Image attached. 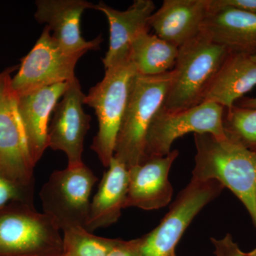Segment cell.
Listing matches in <instances>:
<instances>
[{
	"instance_id": "6da1fadb",
	"label": "cell",
	"mask_w": 256,
	"mask_h": 256,
	"mask_svg": "<svg viewBox=\"0 0 256 256\" xmlns=\"http://www.w3.org/2000/svg\"><path fill=\"white\" fill-rule=\"evenodd\" d=\"M196 154L192 178L216 180L242 202L256 228V151L228 138L194 134Z\"/></svg>"
},
{
	"instance_id": "7a4b0ae2",
	"label": "cell",
	"mask_w": 256,
	"mask_h": 256,
	"mask_svg": "<svg viewBox=\"0 0 256 256\" xmlns=\"http://www.w3.org/2000/svg\"><path fill=\"white\" fill-rule=\"evenodd\" d=\"M228 52L202 32L180 46L163 108L176 112L202 104Z\"/></svg>"
},
{
	"instance_id": "3957f363",
	"label": "cell",
	"mask_w": 256,
	"mask_h": 256,
	"mask_svg": "<svg viewBox=\"0 0 256 256\" xmlns=\"http://www.w3.org/2000/svg\"><path fill=\"white\" fill-rule=\"evenodd\" d=\"M172 78L171 70L153 76L137 74L133 78L114 152L128 170L146 160L148 130L164 105Z\"/></svg>"
},
{
	"instance_id": "277c9868",
	"label": "cell",
	"mask_w": 256,
	"mask_h": 256,
	"mask_svg": "<svg viewBox=\"0 0 256 256\" xmlns=\"http://www.w3.org/2000/svg\"><path fill=\"white\" fill-rule=\"evenodd\" d=\"M138 74L136 66L126 58L106 68L105 76L90 88L84 104L95 110L98 131L92 140V149L106 168L114 156L116 140L133 78Z\"/></svg>"
},
{
	"instance_id": "5b68a950",
	"label": "cell",
	"mask_w": 256,
	"mask_h": 256,
	"mask_svg": "<svg viewBox=\"0 0 256 256\" xmlns=\"http://www.w3.org/2000/svg\"><path fill=\"white\" fill-rule=\"evenodd\" d=\"M97 176L86 165L56 170L40 192L44 214L62 232L85 228Z\"/></svg>"
},
{
	"instance_id": "8992f818",
	"label": "cell",
	"mask_w": 256,
	"mask_h": 256,
	"mask_svg": "<svg viewBox=\"0 0 256 256\" xmlns=\"http://www.w3.org/2000/svg\"><path fill=\"white\" fill-rule=\"evenodd\" d=\"M0 73V170L16 182L34 188V169L28 132L18 108V96L11 86V73Z\"/></svg>"
},
{
	"instance_id": "52a82bcc",
	"label": "cell",
	"mask_w": 256,
	"mask_h": 256,
	"mask_svg": "<svg viewBox=\"0 0 256 256\" xmlns=\"http://www.w3.org/2000/svg\"><path fill=\"white\" fill-rule=\"evenodd\" d=\"M216 180L191 182L170 206L159 225L140 239L139 256H171L186 229L202 208L224 190Z\"/></svg>"
},
{
	"instance_id": "ba28073f",
	"label": "cell",
	"mask_w": 256,
	"mask_h": 256,
	"mask_svg": "<svg viewBox=\"0 0 256 256\" xmlns=\"http://www.w3.org/2000/svg\"><path fill=\"white\" fill-rule=\"evenodd\" d=\"M60 229L48 216L34 206L0 210V252L50 255L63 248Z\"/></svg>"
},
{
	"instance_id": "9c48e42d",
	"label": "cell",
	"mask_w": 256,
	"mask_h": 256,
	"mask_svg": "<svg viewBox=\"0 0 256 256\" xmlns=\"http://www.w3.org/2000/svg\"><path fill=\"white\" fill-rule=\"evenodd\" d=\"M226 108L213 102H202L180 112H170L162 107L152 121L146 138V160L171 152L173 142L188 133L212 134L226 138L224 128Z\"/></svg>"
},
{
	"instance_id": "30bf717a",
	"label": "cell",
	"mask_w": 256,
	"mask_h": 256,
	"mask_svg": "<svg viewBox=\"0 0 256 256\" xmlns=\"http://www.w3.org/2000/svg\"><path fill=\"white\" fill-rule=\"evenodd\" d=\"M84 54L66 53L45 26L32 50L22 60L11 86L18 96L76 78L77 62Z\"/></svg>"
},
{
	"instance_id": "8fae6325",
	"label": "cell",
	"mask_w": 256,
	"mask_h": 256,
	"mask_svg": "<svg viewBox=\"0 0 256 256\" xmlns=\"http://www.w3.org/2000/svg\"><path fill=\"white\" fill-rule=\"evenodd\" d=\"M85 96L76 77L54 109L48 126V148L64 152L70 168L84 164V141L92 120L82 108Z\"/></svg>"
},
{
	"instance_id": "7c38bea8",
	"label": "cell",
	"mask_w": 256,
	"mask_h": 256,
	"mask_svg": "<svg viewBox=\"0 0 256 256\" xmlns=\"http://www.w3.org/2000/svg\"><path fill=\"white\" fill-rule=\"evenodd\" d=\"M34 16L40 24H46L54 38L66 53L85 54L88 50H100L102 35L86 41L80 32V18L86 10L95 5L86 0H37Z\"/></svg>"
},
{
	"instance_id": "4fadbf2b",
	"label": "cell",
	"mask_w": 256,
	"mask_h": 256,
	"mask_svg": "<svg viewBox=\"0 0 256 256\" xmlns=\"http://www.w3.org/2000/svg\"><path fill=\"white\" fill-rule=\"evenodd\" d=\"M178 151L149 158L128 170L129 183L124 208L137 207L150 210L163 208L171 202L173 188L169 173Z\"/></svg>"
},
{
	"instance_id": "5bb4252c",
	"label": "cell",
	"mask_w": 256,
	"mask_h": 256,
	"mask_svg": "<svg viewBox=\"0 0 256 256\" xmlns=\"http://www.w3.org/2000/svg\"><path fill=\"white\" fill-rule=\"evenodd\" d=\"M210 0H164L150 18L154 34L180 48L201 33Z\"/></svg>"
},
{
	"instance_id": "9a60e30c",
	"label": "cell",
	"mask_w": 256,
	"mask_h": 256,
	"mask_svg": "<svg viewBox=\"0 0 256 256\" xmlns=\"http://www.w3.org/2000/svg\"><path fill=\"white\" fill-rule=\"evenodd\" d=\"M156 4L152 0H134L124 11L114 9L104 1L95 5V10L104 13L110 28V43L102 60L104 66L129 58L133 40L144 32H149V21L156 12Z\"/></svg>"
},
{
	"instance_id": "2e32d148",
	"label": "cell",
	"mask_w": 256,
	"mask_h": 256,
	"mask_svg": "<svg viewBox=\"0 0 256 256\" xmlns=\"http://www.w3.org/2000/svg\"><path fill=\"white\" fill-rule=\"evenodd\" d=\"M201 32L228 52L256 54V14L230 6H213Z\"/></svg>"
},
{
	"instance_id": "e0dca14e",
	"label": "cell",
	"mask_w": 256,
	"mask_h": 256,
	"mask_svg": "<svg viewBox=\"0 0 256 256\" xmlns=\"http://www.w3.org/2000/svg\"><path fill=\"white\" fill-rule=\"evenodd\" d=\"M68 82L56 84L18 96V108L36 165L48 148V131L54 109L68 89Z\"/></svg>"
},
{
	"instance_id": "ac0fdd59",
	"label": "cell",
	"mask_w": 256,
	"mask_h": 256,
	"mask_svg": "<svg viewBox=\"0 0 256 256\" xmlns=\"http://www.w3.org/2000/svg\"><path fill=\"white\" fill-rule=\"evenodd\" d=\"M256 87V62L250 55L228 52L210 84L204 100L230 109Z\"/></svg>"
},
{
	"instance_id": "d6986e66",
	"label": "cell",
	"mask_w": 256,
	"mask_h": 256,
	"mask_svg": "<svg viewBox=\"0 0 256 256\" xmlns=\"http://www.w3.org/2000/svg\"><path fill=\"white\" fill-rule=\"evenodd\" d=\"M128 183V168L114 156L90 202L86 230L92 232L117 222L124 208Z\"/></svg>"
},
{
	"instance_id": "ffe728a7",
	"label": "cell",
	"mask_w": 256,
	"mask_h": 256,
	"mask_svg": "<svg viewBox=\"0 0 256 256\" xmlns=\"http://www.w3.org/2000/svg\"><path fill=\"white\" fill-rule=\"evenodd\" d=\"M178 48L156 34L144 32L131 44L129 58L141 75L159 76L174 68Z\"/></svg>"
},
{
	"instance_id": "44dd1931",
	"label": "cell",
	"mask_w": 256,
	"mask_h": 256,
	"mask_svg": "<svg viewBox=\"0 0 256 256\" xmlns=\"http://www.w3.org/2000/svg\"><path fill=\"white\" fill-rule=\"evenodd\" d=\"M224 128L228 139L256 151V108L235 105L226 109Z\"/></svg>"
},
{
	"instance_id": "7402d4cb",
	"label": "cell",
	"mask_w": 256,
	"mask_h": 256,
	"mask_svg": "<svg viewBox=\"0 0 256 256\" xmlns=\"http://www.w3.org/2000/svg\"><path fill=\"white\" fill-rule=\"evenodd\" d=\"M63 233L65 256H107L118 240L96 236L82 227Z\"/></svg>"
},
{
	"instance_id": "603a6c76",
	"label": "cell",
	"mask_w": 256,
	"mask_h": 256,
	"mask_svg": "<svg viewBox=\"0 0 256 256\" xmlns=\"http://www.w3.org/2000/svg\"><path fill=\"white\" fill-rule=\"evenodd\" d=\"M34 188L16 182L0 170V210L12 202H21L34 206Z\"/></svg>"
},
{
	"instance_id": "cb8c5ba5",
	"label": "cell",
	"mask_w": 256,
	"mask_h": 256,
	"mask_svg": "<svg viewBox=\"0 0 256 256\" xmlns=\"http://www.w3.org/2000/svg\"><path fill=\"white\" fill-rule=\"evenodd\" d=\"M214 246L216 256H247L234 242L230 234H226L222 239L210 238Z\"/></svg>"
},
{
	"instance_id": "d4e9b609",
	"label": "cell",
	"mask_w": 256,
	"mask_h": 256,
	"mask_svg": "<svg viewBox=\"0 0 256 256\" xmlns=\"http://www.w3.org/2000/svg\"><path fill=\"white\" fill-rule=\"evenodd\" d=\"M140 239L130 242L118 240L107 256H139Z\"/></svg>"
},
{
	"instance_id": "484cf974",
	"label": "cell",
	"mask_w": 256,
	"mask_h": 256,
	"mask_svg": "<svg viewBox=\"0 0 256 256\" xmlns=\"http://www.w3.org/2000/svg\"><path fill=\"white\" fill-rule=\"evenodd\" d=\"M213 6H230L256 14V0H210Z\"/></svg>"
},
{
	"instance_id": "4316f807",
	"label": "cell",
	"mask_w": 256,
	"mask_h": 256,
	"mask_svg": "<svg viewBox=\"0 0 256 256\" xmlns=\"http://www.w3.org/2000/svg\"><path fill=\"white\" fill-rule=\"evenodd\" d=\"M236 106L246 108H256V97L242 98Z\"/></svg>"
},
{
	"instance_id": "83f0119b",
	"label": "cell",
	"mask_w": 256,
	"mask_h": 256,
	"mask_svg": "<svg viewBox=\"0 0 256 256\" xmlns=\"http://www.w3.org/2000/svg\"><path fill=\"white\" fill-rule=\"evenodd\" d=\"M247 256H256V248L252 250V252H247Z\"/></svg>"
},
{
	"instance_id": "f1b7e54d",
	"label": "cell",
	"mask_w": 256,
	"mask_h": 256,
	"mask_svg": "<svg viewBox=\"0 0 256 256\" xmlns=\"http://www.w3.org/2000/svg\"><path fill=\"white\" fill-rule=\"evenodd\" d=\"M252 56V60H255V62H256V54H254V55Z\"/></svg>"
},
{
	"instance_id": "f546056e",
	"label": "cell",
	"mask_w": 256,
	"mask_h": 256,
	"mask_svg": "<svg viewBox=\"0 0 256 256\" xmlns=\"http://www.w3.org/2000/svg\"><path fill=\"white\" fill-rule=\"evenodd\" d=\"M171 256H176V252H173V254H172Z\"/></svg>"
}]
</instances>
